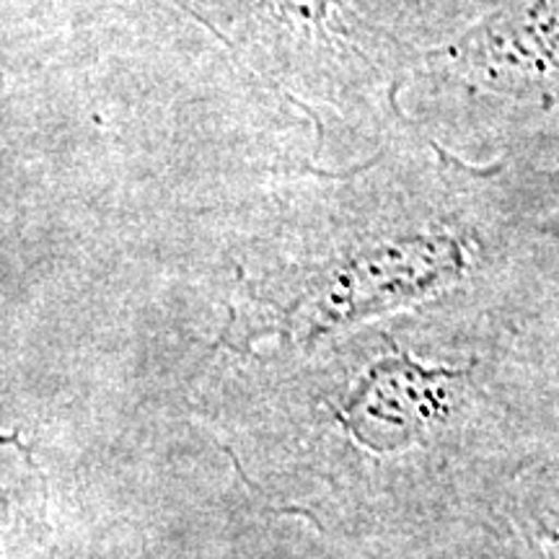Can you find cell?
Segmentation results:
<instances>
[{"instance_id":"cell-1","label":"cell","mask_w":559,"mask_h":559,"mask_svg":"<svg viewBox=\"0 0 559 559\" xmlns=\"http://www.w3.org/2000/svg\"><path fill=\"white\" fill-rule=\"evenodd\" d=\"M513 515L531 559H559V464L519 477Z\"/></svg>"}]
</instances>
